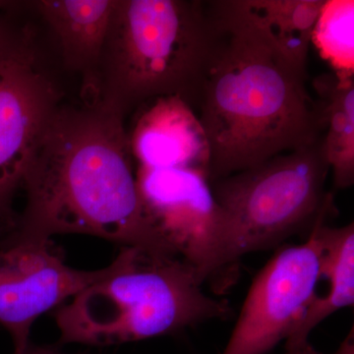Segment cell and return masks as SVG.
Masks as SVG:
<instances>
[{
	"instance_id": "cell-13",
	"label": "cell",
	"mask_w": 354,
	"mask_h": 354,
	"mask_svg": "<svg viewBox=\"0 0 354 354\" xmlns=\"http://www.w3.org/2000/svg\"><path fill=\"white\" fill-rule=\"evenodd\" d=\"M323 254L321 278L329 283L325 295L312 300L301 320L286 339V351H295L309 344L314 329L335 312L354 304V225L341 227L323 225Z\"/></svg>"
},
{
	"instance_id": "cell-2",
	"label": "cell",
	"mask_w": 354,
	"mask_h": 354,
	"mask_svg": "<svg viewBox=\"0 0 354 354\" xmlns=\"http://www.w3.org/2000/svg\"><path fill=\"white\" fill-rule=\"evenodd\" d=\"M209 17L213 41L192 108L208 137L212 183L308 145L322 127L305 79L258 39Z\"/></svg>"
},
{
	"instance_id": "cell-4",
	"label": "cell",
	"mask_w": 354,
	"mask_h": 354,
	"mask_svg": "<svg viewBox=\"0 0 354 354\" xmlns=\"http://www.w3.org/2000/svg\"><path fill=\"white\" fill-rule=\"evenodd\" d=\"M213 32L206 2L115 0L93 104L124 118L165 95L192 106Z\"/></svg>"
},
{
	"instance_id": "cell-18",
	"label": "cell",
	"mask_w": 354,
	"mask_h": 354,
	"mask_svg": "<svg viewBox=\"0 0 354 354\" xmlns=\"http://www.w3.org/2000/svg\"><path fill=\"white\" fill-rule=\"evenodd\" d=\"M332 354H354V335L353 329H351L348 337L342 342L339 348Z\"/></svg>"
},
{
	"instance_id": "cell-6",
	"label": "cell",
	"mask_w": 354,
	"mask_h": 354,
	"mask_svg": "<svg viewBox=\"0 0 354 354\" xmlns=\"http://www.w3.org/2000/svg\"><path fill=\"white\" fill-rule=\"evenodd\" d=\"M137 186L146 215L172 250L196 270L203 283L221 288L232 272L227 221L207 174L187 169L138 167Z\"/></svg>"
},
{
	"instance_id": "cell-20",
	"label": "cell",
	"mask_w": 354,
	"mask_h": 354,
	"mask_svg": "<svg viewBox=\"0 0 354 354\" xmlns=\"http://www.w3.org/2000/svg\"><path fill=\"white\" fill-rule=\"evenodd\" d=\"M1 242H2V237H1V235H0V244H1Z\"/></svg>"
},
{
	"instance_id": "cell-14",
	"label": "cell",
	"mask_w": 354,
	"mask_h": 354,
	"mask_svg": "<svg viewBox=\"0 0 354 354\" xmlns=\"http://www.w3.org/2000/svg\"><path fill=\"white\" fill-rule=\"evenodd\" d=\"M324 153L335 188L354 183V74H322L313 81Z\"/></svg>"
},
{
	"instance_id": "cell-10",
	"label": "cell",
	"mask_w": 354,
	"mask_h": 354,
	"mask_svg": "<svg viewBox=\"0 0 354 354\" xmlns=\"http://www.w3.org/2000/svg\"><path fill=\"white\" fill-rule=\"evenodd\" d=\"M325 0H216L209 12L258 39L306 80L312 32Z\"/></svg>"
},
{
	"instance_id": "cell-17",
	"label": "cell",
	"mask_w": 354,
	"mask_h": 354,
	"mask_svg": "<svg viewBox=\"0 0 354 354\" xmlns=\"http://www.w3.org/2000/svg\"><path fill=\"white\" fill-rule=\"evenodd\" d=\"M22 354H80V353H66L57 349L50 348V346H38V344L30 342L29 346L25 349ZM82 354V353H81Z\"/></svg>"
},
{
	"instance_id": "cell-11",
	"label": "cell",
	"mask_w": 354,
	"mask_h": 354,
	"mask_svg": "<svg viewBox=\"0 0 354 354\" xmlns=\"http://www.w3.org/2000/svg\"><path fill=\"white\" fill-rule=\"evenodd\" d=\"M129 141L138 167L194 169L209 178L208 137L195 109L178 95L149 102L129 134Z\"/></svg>"
},
{
	"instance_id": "cell-7",
	"label": "cell",
	"mask_w": 354,
	"mask_h": 354,
	"mask_svg": "<svg viewBox=\"0 0 354 354\" xmlns=\"http://www.w3.org/2000/svg\"><path fill=\"white\" fill-rule=\"evenodd\" d=\"M334 209L321 215L304 243L281 247L256 274L221 354H267L288 339L322 281V230Z\"/></svg>"
},
{
	"instance_id": "cell-15",
	"label": "cell",
	"mask_w": 354,
	"mask_h": 354,
	"mask_svg": "<svg viewBox=\"0 0 354 354\" xmlns=\"http://www.w3.org/2000/svg\"><path fill=\"white\" fill-rule=\"evenodd\" d=\"M311 44L335 73L354 74V1L325 0Z\"/></svg>"
},
{
	"instance_id": "cell-3",
	"label": "cell",
	"mask_w": 354,
	"mask_h": 354,
	"mask_svg": "<svg viewBox=\"0 0 354 354\" xmlns=\"http://www.w3.org/2000/svg\"><path fill=\"white\" fill-rule=\"evenodd\" d=\"M178 256L122 247L101 279L55 312L60 344L116 346L176 335L232 314Z\"/></svg>"
},
{
	"instance_id": "cell-16",
	"label": "cell",
	"mask_w": 354,
	"mask_h": 354,
	"mask_svg": "<svg viewBox=\"0 0 354 354\" xmlns=\"http://www.w3.org/2000/svg\"><path fill=\"white\" fill-rule=\"evenodd\" d=\"M31 41L30 32L13 19L12 14L0 13V59Z\"/></svg>"
},
{
	"instance_id": "cell-1",
	"label": "cell",
	"mask_w": 354,
	"mask_h": 354,
	"mask_svg": "<svg viewBox=\"0 0 354 354\" xmlns=\"http://www.w3.org/2000/svg\"><path fill=\"white\" fill-rule=\"evenodd\" d=\"M133 160L124 116L99 102L58 106L26 172L24 211L2 243L85 234L178 256L146 215Z\"/></svg>"
},
{
	"instance_id": "cell-12",
	"label": "cell",
	"mask_w": 354,
	"mask_h": 354,
	"mask_svg": "<svg viewBox=\"0 0 354 354\" xmlns=\"http://www.w3.org/2000/svg\"><path fill=\"white\" fill-rule=\"evenodd\" d=\"M28 6L50 26L65 66L82 77L85 104H93L115 0H38Z\"/></svg>"
},
{
	"instance_id": "cell-9",
	"label": "cell",
	"mask_w": 354,
	"mask_h": 354,
	"mask_svg": "<svg viewBox=\"0 0 354 354\" xmlns=\"http://www.w3.org/2000/svg\"><path fill=\"white\" fill-rule=\"evenodd\" d=\"M74 269L50 242H15L0 245V328L10 335L13 354L29 346L32 325L84 288L106 276Z\"/></svg>"
},
{
	"instance_id": "cell-8",
	"label": "cell",
	"mask_w": 354,
	"mask_h": 354,
	"mask_svg": "<svg viewBox=\"0 0 354 354\" xmlns=\"http://www.w3.org/2000/svg\"><path fill=\"white\" fill-rule=\"evenodd\" d=\"M59 90L32 41L0 59V235L17 225L14 199L44 128L60 106Z\"/></svg>"
},
{
	"instance_id": "cell-5",
	"label": "cell",
	"mask_w": 354,
	"mask_h": 354,
	"mask_svg": "<svg viewBox=\"0 0 354 354\" xmlns=\"http://www.w3.org/2000/svg\"><path fill=\"white\" fill-rule=\"evenodd\" d=\"M329 164L322 136L308 145L218 179L211 184L227 221L232 260L277 248L290 237L311 232L334 207L326 191Z\"/></svg>"
},
{
	"instance_id": "cell-19",
	"label": "cell",
	"mask_w": 354,
	"mask_h": 354,
	"mask_svg": "<svg viewBox=\"0 0 354 354\" xmlns=\"http://www.w3.org/2000/svg\"><path fill=\"white\" fill-rule=\"evenodd\" d=\"M286 354H322L317 351L311 344H307L306 346H302V348L295 349V351H286Z\"/></svg>"
}]
</instances>
